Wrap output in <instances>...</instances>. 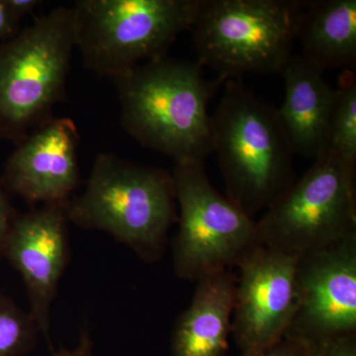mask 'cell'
<instances>
[{
	"label": "cell",
	"mask_w": 356,
	"mask_h": 356,
	"mask_svg": "<svg viewBox=\"0 0 356 356\" xmlns=\"http://www.w3.org/2000/svg\"><path fill=\"white\" fill-rule=\"evenodd\" d=\"M197 62L154 58L113 79L121 125L146 149L175 163L203 161L214 153L208 105L225 83L207 81Z\"/></svg>",
	"instance_id": "cell-1"
},
{
	"label": "cell",
	"mask_w": 356,
	"mask_h": 356,
	"mask_svg": "<svg viewBox=\"0 0 356 356\" xmlns=\"http://www.w3.org/2000/svg\"><path fill=\"white\" fill-rule=\"evenodd\" d=\"M212 121L226 196L254 218L297 178L277 108L257 99L242 79H229Z\"/></svg>",
	"instance_id": "cell-2"
},
{
	"label": "cell",
	"mask_w": 356,
	"mask_h": 356,
	"mask_svg": "<svg viewBox=\"0 0 356 356\" xmlns=\"http://www.w3.org/2000/svg\"><path fill=\"white\" fill-rule=\"evenodd\" d=\"M172 173L102 154L93 163L83 194L65 204L67 220L102 229L154 261L165 252L177 219Z\"/></svg>",
	"instance_id": "cell-3"
},
{
	"label": "cell",
	"mask_w": 356,
	"mask_h": 356,
	"mask_svg": "<svg viewBox=\"0 0 356 356\" xmlns=\"http://www.w3.org/2000/svg\"><path fill=\"white\" fill-rule=\"evenodd\" d=\"M305 0H202L191 30L199 65L226 81L281 74L294 55Z\"/></svg>",
	"instance_id": "cell-4"
},
{
	"label": "cell",
	"mask_w": 356,
	"mask_h": 356,
	"mask_svg": "<svg viewBox=\"0 0 356 356\" xmlns=\"http://www.w3.org/2000/svg\"><path fill=\"white\" fill-rule=\"evenodd\" d=\"M74 49L72 7L65 6L0 44V140L17 145L54 118Z\"/></svg>",
	"instance_id": "cell-5"
},
{
	"label": "cell",
	"mask_w": 356,
	"mask_h": 356,
	"mask_svg": "<svg viewBox=\"0 0 356 356\" xmlns=\"http://www.w3.org/2000/svg\"><path fill=\"white\" fill-rule=\"evenodd\" d=\"M202 0H77L72 10L74 43L84 67L115 77L166 56L181 33L191 30Z\"/></svg>",
	"instance_id": "cell-6"
},
{
	"label": "cell",
	"mask_w": 356,
	"mask_h": 356,
	"mask_svg": "<svg viewBox=\"0 0 356 356\" xmlns=\"http://www.w3.org/2000/svg\"><path fill=\"white\" fill-rule=\"evenodd\" d=\"M355 166L331 151L314 159L257 221L261 245L300 257L356 236Z\"/></svg>",
	"instance_id": "cell-7"
},
{
	"label": "cell",
	"mask_w": 356,
	"mask_h": 356,
	"mask_svg": "<svg viewBox=\"0 0 356 356\" xmlns=\"http://www.w3.org/2000/svg\"><path fill=\"white\" fill-rule=\"evenodd\" d=\"M172 177L179 206L173 243L178 277L196 282L228 270L261 245L257 221L213 186L203 161L175 163Z\"/></svg>",
	"instance_id": "cell-8"
},
{
	"label": "cell",
	"mask_w": 356,
	"mask_h": 356,
	"mask_svg": "<svg viewBox=\"0 0 356 356\" xmlns=\"http://www.w3.org/2000/svg\"><path fill=\"white\" fill-rule=\"evenodd\" d=\"M297 309L285 337L312 351L356 334V236L298 257Z\"/></svg>",
	"instance_id": "cell-9"
},
{
	"label": "cell",
	"mask_w": 356,
	"mask_h": 356,
	"mask_svg": "<svg viewBox=\"0 0 356 356\" xmlns=\"http://www.w3.org/2000/svg\"><path fill=\"white\" fill-rule=\"evenodd\" d=\"M298 257L259 245L238 264L232 334L242 355L286 336L297 309Z\"/></svg>",
	"instance_id": "cell-10"
},
{
	"label": "cell",
	"mask_w": 356,
	"mask_h": 356,
	"mask_svg": "<svg viewBox=\"0 0 356 356\" xmlns=\"http://www.w3.org/2000/svg\"><path fill=\"white\" fill-rule=\"evenodd\" d=\"M72 119L54 117L15 145L1 181L28 203L65 205L79 184V135Z\"/></svg>",
	"instance_id": "cell-11"
},
{
	"label": "cell",
	"mask_w": 356,
	"mask_h": 356,
	"mask_svg": "<svg viewBox=\"0 0 356 356\" xmlns=\"http://www.w3.org/2000/svg\"><path fill=\"white\" fill-rule=\"evenodd\" d=\"M65 205H44L16 215L3 252L24 281L31 316L49 330L51 302L67 259Z\"/></svg>",
	"instance_id": "cell-12"
},
{
	"label": "cell",
	"mask_w": 356,
	"mask_h": 356,
	"mask_svg": "<svg viewBox=\"0 0 356 356\" xmlns=\"http://www.w3.org/2000/svg\"><path fill=\"white\" fill-rule=\"evenodd\" d=\"M323 74L296 53L281 72L284 100L277 113L294 156L315 159L327 149L336 89Z\"/></svg>",
	"instance_id": "cell-13"
},
{
	"label": "cell",
	"mask_w": 356,
	"mask_h": 356,
	"mask_svg": "<svg viewBox=\"0 0 356 356\" xmlns=\"http://www.w3.org/2000/svg\"><path fill=\"white\" fill-rule=\"evenodd\" d=\"M236 280L228 269L196 281L191 305L173 331L172 356H227Z\"/></svg>",
	"instance_id": "cell-14"
},
{
	"label": "cell",
	"mask_w": 356,
	"mask_h": 356,
	"mask_svg": "<svg viewBox=\"0 0 356 356\" xmlns=\"http://www.w3.org/2000/svg\"><path fill=\"white\" fill-rule=\"evenodd\" d=\"M297 41L300 55L323 72L355 70L356 0H305Z\"/></svg>",
	"instance_id": "cell-15"
},
{
	"label": "cell",
	"mask_w": 356,
	"mask_h": 356,
	"mask_svg": "<svg viewBox=\"0 0 356 356\" xmlns=\"http://www.w3.org/2000/svg\"><path fill=\"white\" fill-rule=\"evenodd\" d=\"M325 151L356 163V74L344 70L336 89Z\"/></svg>",
	"instance_id": "cell-16"
},
{
	"label": "cell",
	"mask_w": 356,
	"mask_h": 356,
	"mask_svg": "<svg viewBox=\"0 0 356 356\" xmlns=\"http://www.w3.org/2000/svg\"><path fill=\"white\" fill-rule=\"evenodd\" d=\"M38 325L8 299L0 296V356H18L34 341Z\"/></svg>",
	"instance_id": "cell-17"
},
{
	"label": "cell",
	"mask_w": 356,
	"mask_h": 356,
	"mask_svg": "<svg viewBox=\"0 0 356 356\" xmlns=\"http://www.w3.org/2000/svg\"><path fill=\"white\" fill-rule=\"evenodd\" d=\"M242 356H313V351L306 344L289 337H283L277 343L264 350Z\"/></svg>",
	"instance_id": "cell-18"
},
{
	"label": "cell",
	"mask_w": 356,
	"mask_h": 356,
	"mask_svg": "<svg viewBox=\"0 0 356 356\" xmlns=\"http://www.w3.org/2000/svg\"><path fill=\"white\" fill-rule=\"evenodd\" d=\"M313 356H356V334L330 341L314 350Z\"/></svg>",
	"instance_id": "cell-19"
},
{
	"label": "cell",
	"mask_w": 356,
	"mask_h": 356,
	"mask_svg": "<svg viewBox=\"0 0 356 356\" xmlns=\"http://www.w3.org/2000/svg\"><path fill=\"white\" fill-rule=\"evenodd\" d=\"M16 215L17 214L9 202L6 188H4L1 177H0V252H3L7 236H8Z\"/></svg>",
	"instance_id": "cell-20"
},
{
	"label": "cell",
	"mask_w": 356,
	"mask_h": 356,
	"mask_svg": "<svg viewBox=\"0 0 356 356\" xmlns=\"http://www.w3.org/2000/svg\"><path fill=\"white\" fill-rule=\"evenodd\" d=\"M20 30V22L14 19L4 0H0V44L13 38Z\"/></svg>",
	"instance_id": "cell-21"
},
{
	"label": "cell",
	"mask_w": 356,
	"mask_h": 356,
	"mask_svg": "<svg viewBox=\"0 0 356 356\" xmlns=\"http://www.w3.org/2000/svg\"><path fill=\"white\" fill-rule=\"evenodd\" d=\"M4 3L14 19L21 22V20L32 13L41 4L38 0H4Z\"/></svg>",
	"instance_id": "cell-22"
},
{
	"label": "cell",
	"mask_w": 356,
	"mask_h": 356,
	"mask_svg": "<svg viewBox=\"0 0 356 356\" xmlns=\"http://www.w3.org/2000/svg\"><path fill=\"white\" fill-rule=\"evenodd\" d=\"M83 348L84 346H83V348L81 346V348L76 351H65V353H60V355L57 356H86V355H84Z\"/></svg>",
	"instance_id": "cell-23"
}]
</instances>
